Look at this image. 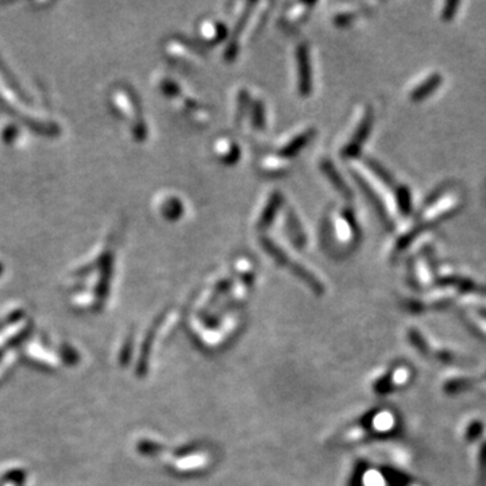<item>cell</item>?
Here are the masks:
<instances>
[{"instance_id":"obj_1","label":"cell","mask_w":486,"mask_h":486,"mask_svg":"<svg viewBox=\"0 0 486 486\" xmlns=\"http://www.w3.org/2000/svg\"><path fill=\"white\" fill-rule=\"evenodd\" d=\"M297 69H299V88L301 93H307L311 88V68H310V60H308V53L305 47H300L297 50Z\"/></svg>"},{"instance_id":"obj_2","label":"cell","mask_w":486,"mask_h":486,"mask_svg":"<svg viewBox=\"0 0 486 486\" xmlns=\"http://www.w3.org/2000/svg\"><path fill=\"white\" fill-rule=\"evenodd\" d=\"M323 162L324 173H327V176H328L329 181L332 183V185H334V187L336 185V189L342 194V196H343V198L350 199V191L347 189L346 184H345V183H343V180L340 178V176H339V173H338V170H336V169H334V167L329 165V162Z\"/></svg>"},{"instance_id":"obj_3","label":"cell","mask_w":486,"mask_h":486,"mask_svg":"<svg viewBox=\"0 0 486 486\" xmlns=\"http://www.w3.org/2000/svg\"><path fill=\"white\" fill-rule=\"evenodd\" d=\"M310 137H311V131H304V132L296 135V137L293 138V141H289V142H286V143L284 145L279 153L284 154V156H290V154L297 153V150H299L300 148H303V146L308 142Z\"/></svg>"},{"instance_id":"obj_4","label":"cell","mask_w":486,"mask_h":486,"mask_svg":"<svg viewBox=\"0 0 486 486\" xmlns=\"http://www.w3.org/2000/svg\"><path fill=\"white\" fill-rule=\"evenodd\" d=\"M311 4H296L293 8L289 10V12L285 15V23L289 26H294L301 23L300 21H303L305 18V15L310 12L308 8H311Z\"/></svg>"},{"instance_id":"obj_5","label":"cell","mask_w":486,"mask_h":486,"mask_svg":"<svg viewBox=\"0 0 486 486\" xmlns=\"http://www.w3.org/2000/svg\"><path fill=\"white\" fill-rule=\"evenodd\" d=\"M261 167L268 174H283L284 172L288 169L285 162H277V160L270 159V157H268L261 162Z\"/></svg>"},{"instance_id":"obj_6","label":"cell","mask_w":486,"mask_h":486,"mask_svg":"<svg viewBox=\"0 0 486 486\" xmlns=\"http://www.w3.org/2000/svg\"><path fill=\"white\" fill-rule=\"evenodd\" d=\"M277 204H279L277 198L273 196V198L269 200V202L266 204V208H265L264 212H262V216H261V219H259V222H258V226L262 227V226H265L266 223L272 222V219L275 218V212H276Z\"/></svg>"}]
</instances>
